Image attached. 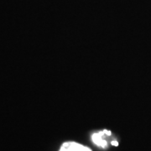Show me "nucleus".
Masks as SVG:
<instances>
[{
	"label": "nucleus",
	"mask_w": 151,
	"mask_h": 151,
	"mask_svg": "<svg viewBox=\"0 0 151 151\" xmlns=\"http://www.w3.org/2000/svg\"><path fill=\"white\" fill-rule=\"evenodd\" d=\"M111 135V131L104 129L98 133H95L92 135V141L97 147L105 149L108 147V142L105 139V137H109Z\"/></svg>",
	"instance_id": "f257e3e1"
},
{
	"label": "nucleus",
	"mask_w": 151,
	"mask_h": 151,
	"mask_svg": "<svg viewBox=\"0 0 151 151\" xmlns=\"http://www.w3.org/2000/svg\"><path fill=\"white\" fill-rule=\"evenodd\" d=\"M59 151H92V150L76 142H65L61 145Z\"/></svg>",
	"instance_id": "f03ea898"
},
{
	"label": "nucleus",
	"mask_w": 151,
	"mask_h": 151,
	"mask_svg": "<svg viewBox=\"0 0 151 151\" xmlns=\"http://www.w3.org/2000/svg\"><path fill=\"white\" fill-rule=\"evenodd\" d=\"M111 145L113 146H119V143H118V141L113 140L112 142H111Z\"/></svg>",
	"instance_id": "7ed1b4c3"
}]
</instances>
